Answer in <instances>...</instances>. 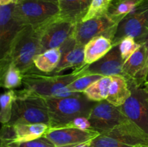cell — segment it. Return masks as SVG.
Returning a JSON list of instances; mask_svg holds the SVG:
<instances>
[{
  "instance_id": "e575fe53",
  "label": "cell",
  "mask_w": 148,
  "mask_h": 147,
  "mask_svg": "<svg viewBox=\"0 0 148 147\" xmlns=\"http://www.w3.org/2000/svg\"><path fill=\"white\" fill-rule=\"evenodd\" d=\"M135 147H148V146L147 145H142V146H137Z\"/></svg>"
},
{
  "instance_id": "1f68e13d",
  "label": "cell",
  "mask_w": 148,
  "mask_h": 147,
  "mask_svg": "<svg viewBox=\"0 0 148 147\" xmlns=\"http://www.w3.org/2000/svg\"><path fill=\"white\" fill-rule=\"evenodd\" d=\"M17 2V0H0V5H9L12 4H16Z\"/></svg>"
},
{
  "instance_id": "603a6c76",
  "label": "cell",
  "mask_w": 148,
  "mask_h": 147,
  "mask_svg": "<svg viewBox=\"0 0 148 147\" xmlns=\"http://www.w3.org/2000/svg\"><path fill=\"white\" fill-rule=\"evenodd\" d=\"M140 0H113L107 12V15L114 22L119 24L134 9Z\"/></svg>"
},
{
  "instance_id": "d6986e66",
  "label": "cell",
  "mask_w": 148,
  "mask_h": 147,
  "mask_svg": "<svg viewBox=\"0 0 148 147\" xmlns=\"http://www.w3.org/2000/svg\"><path fill=\"white\" fill-rule=\"evenodd\" d=\"M13 126L15 138L11 144L27 142L40 138L44 135L50 128L49 125L44 123H19L13 125Z\"/></svg>"
},
{
  "instance_id": "f546056e",
  "label": "cell",
  "mask_w": 148,
  "mask_h": 147,
  "mask_svg": "<svg viewBox=\"0 0 148 147\" xmlns=\"http://www.w3.org/2000/svg\"><path fill=\"white\" fill-rule=\"evenodd\" d=\"M62 128H76L82 130H92L91 125L88 118L85 117H79L75 118L72 121Z\"/></svg>"
},
{
  "instance_id": "5bb4252c",
  "label": "cell",
  "mask_w": 148,
  "mask_h": 147,
  "mask_svg": "<svg viewBox=\"0 0 148 147\" xmlns=\"http://www.w3.org/2000/svg\"><path fill=\"white\" fill-rule=\"evenodd\" d=\"M99 135V133L93 130L76 128H49L44 134L56 146L90 141Z\"/></svg>"
},
{
  "instance_id": "8fae6325",
  "label": "cell",
  "mask_w": 148,
  "mask_h": 147,
  "mask_svg": "<svg viewBox=\"0 0 148 147\" xmlns=\"http://www.w3.org/2000/svg\"><path fill=\"white\" fill-rule=\"evenodd\" d=\"M75 23L59 18L40 27L41 53L61 46L72 36Z\"/></svg>"
},
{
  "instance_id": "7c38bea8",
  "label": "cell",
  "mask_w": 148,
  "mask_h": 147,
  "mask_svg": "<svg viewBox=\"0 0 148 147\" xmlns=\"http://www.w3.org/2000/svg\"><path fill=\"white\" fill-rule=\"evenodd\" d=\"M123 76L129 84L143 86L148 78V41L143 43L137 51L124 63Z\"/></svg>"
},
{
  "instance_id": "83f0119b",
  "label": "cell",
  "mask_w": 148,
  "mask_h": 147,
  "mask_svg": "<svg viewBox=\"0 0 148 147\" xmlns=\"http://www.w3.org/2000/svg\"><path fill=\"white\" fill-rule=\"evenodd\" d=\"M141 45L137 43L132 36H127L121 40V43L119 45V48L124 63L137 51Z\"/></svg>"
},
{
  "instance_id": "d6a6232c",
  "label": "cell",
  "mask_w": 148,
  "mask_h": 147,
  "mask_svg": "<svg viewBox=\"0 0 148 147\" xmlns=\"http://www.w3.org/2000/svg\"><path fill=\"white\" fill-rule=\"evenodd\" d=\"M143 89H144L146 95H147V97L148 99V81H147V82L144 84V85L143 86Z\"/></svg>"
},
{
  "instance_id": "6da1fadb",
  "label": "cell",
  "mask_w": 148,
  "mask_h": 147,
  "mask_svg": "<svg viewBox=\"0 0 148 147\" xmlns=\"http://www.w3.org/2000/svg\"><path fill=\"white\" fill-rule=\"evenodd\" d=\"M77 68L73 72L68 74L47 75L33 70L23 74V84L27 92L43 97H68L80 94L69 90L67 86L86 73V66Z\"/></svg>"
},
{
  "instance_id": "44dd1931",
  "label": "cell",
  "mask_w": 148,
  "mask_h": 147,
  "mask_svg": "<svg viewBox=\"0 0 148 147\" xmlns=\"http://www.w3.org/2000/svg\"><path fill=\"white\" fill-rule=\"evenodd\" d=\"M23 74L12 62H0V81L5 89H12L23 84Z\"/></svg>"
},
{
  "instance_id": "9a60e30c",
  "label": "cell",
  "mask_w": 148,
  "mask_h": 147,
  "mask_svg": "<svg viewBox=\"0 0 148 147\" xmlns=\"http://www.w3.org/2000/svg\"><path fill=\"white\" fill-rule=\"evenodd\" d=\"M124 61L121 58L119 48L114 46L106 55L92 64L86 66V73L102 76H123Z\"/></svg>"
},
{
  "instance_id": "8992f818",
  "label": "cell",
  "mask_w": 148,
  "mask_h": 147,
  "mask_svg": "<svg viewBox=\"0 0 148 147\" xmlns=\"http://www.w3.org/2000/svg\"><path fill=\"white\" fill-rule=\"evenodd\" d=\"M148 146V134L127 120L91 141V147H135Z\"/></svg>"
},
{
  "instance_id": "484cf974",
  "label": "cell",
  "mask_w": 148,
  "mask_h": 147,
  "mask_svg": "<svg viewBox=\"0 0 148 147\" xmlns=\"http://www.w3.org/2000/svg\"><path fill=\"white\" fill-rule=\"evenodd\" d=\"M112 1L113 0H92L86 15L82 21L106 15Z\"/></svg>"
},
{
  "instance_id": "2e32d148",
  "label": "cell",
  "mask_w": 148,
  "mask_h": 147,
  "mask_svg": "<svg viewBox=\"0 0 148 147\" xmlns=\"http://www.w3.org/2000/svg\"><path fill=\"white\" fill-rule=\"evenodd\" d=\"M61 50L60 63L54 71L59 73L70 68H79L85 65V46L71 36L59 48Z\"/></svg>"
},
{
  "instance_id": "52a82bcc",
  "label": "cell",
  "mask_w": 148,
  "mask_h": 147,
  "mask_svg": "<svg viewBox=\"0 0 148 147\" xmlns=\"http://www.w3.org/2000/svg\"><path fill=\"white\" fill-rule=\"evenodd\" d=\"M132 36L140 44L148 41V0H140L134 10L119 22L113 40L118 46L121 40Z\"/></svg>"
},
{
  "instance_id": "4fadbf2b",
  "label": "cell",
  "mask_w": 148,
  "mask_h": 147,
  "mask_svg": "<svg viewBox=\"0 0 148 147\" xmlns=\"http://www.w3.org/2000/svg\"><path fill=\"white\" fill-rule=\"evenodd\" d=\"M15 4L0 7V60L7 56L12 43L25 27L14 17Z\"/></svg>"
},
{
  "instance_id": "7a4b0ae2",
  "label": "cell",
  "mask_w": 148,
  "mask_h": 147,
  "mask_svg": "<svg viewBox=\"0 0 148 147\" xmlns=\"http://www.w3.org/2000/svg\"><path fill=\"white\" fill-rule=\"evenodd\" d=\"M40 35V27L25 26L12 43L7 56L0 62H12L23 74L33 70L36 67L35 58L41 53Z\"/></svg>"
},
{
  "instance_id": "277c9868",
  "label": "cell",
  "mask_w": 148,
  "mask_h": 147,
  "mask_svg": "<svg viewBox=\"0 0 148 147\" xmlns=\"http://www.w3.org/2000/svg\"><path fill=\"white\" fill-rule=\"evenodd\" d=\"M16 92L12 118L9 125L44 123L50 125L49 108L45 97L27 92L24 89Z\"/></svg>"
},
{
  "instance_id": "8d00e7d4",
  "label": "cell",
  "mask_w": 148,
  "mask_h": 147,
  "mask_svg": "<svg viewBox=\"0 0 148 147\" xmlns=\"http://www.w3.org/2000/svg\"><path fill=\"white\" fill-rule=\"evenodd\" d=\"M147 81H148V78H147Z\"/></svg>"
},
{
  "instance_id": "3957f363",
  "label": "cell",
  "mask_w": 148,
  "mask_h": 147,
  "mask_svg": "<svg viewBox=\"0 0 148 147\" xmlns=\"http://www.w3.org/2000/svg\"><path fill=\"white\" fill-rule=\"evenodd\" d=\"M50 117V128H62L79 117L88 118L96 102L84 93L68 97L46 98Z\"/></svg>"
},
{
  "instance_id": "9c48e42d",
  "label": "cell",
  "mask_w": 148,
  "mask_h": 147,
  "mask_svg": "<svg viewBox=\"0 0 148 147\" xmlns=\"http://www.w3.org/2000/svg\"><path fill=\"white\" fill-rule=\"evenodd\" d=\"M88 120L91 129L101 134L111 131L129 119L121 112L119 107L112 105L106 99L95 103Z\"/></svg>"
},
{
  "instance_id": "4316f807",
  "label": "cell",
  "mask_w": 148,
  "mask_h": 147,
  "mask_svg": "<svg viewBox=\"0 0 148 147\" xmlns=\"http://www.w3.org/2000/svg\"><path fill=\"white\" fill-rule=\"evenodd\" d=\"M103 76L98 74H85L80 76L74 81L67 86V88L73 92H80L83 93L92 84L99 80Z\"/></svg>"
},
{
  "instance_id": "f1b7e54d",
  "label": "cell",
  "mask_w": 148,
  "mask_h": 147,
  "mask_svg": "<svg viewBox=\"0 0 148 147\" xmlns=\"http://www.w3.org/2000/svg\"><path fill=\"white\" fill-rule=\"evenodd\" d=\"M8 145L12 147H56V146L45 135L27 142L10 144Z\"/></svg>"
},
{
  "instance_id": "5b68a950",
  "label": "cell",
  "mask_w": 148,
  "mask_h": 147,
  "mask_svg": "<svg viewBox=\"0 0 148 147\" xmlns=\"http://www.w3.org/2000/svg\"><path fill=\"white\" fill-rule=\"evenodd\" d=\"M58 0H23L17 1L14 17L24 26L37 28L59 17Z\"/></svg>"
},
{
  "instance_id": "e0dca14e",
  "label": "cell",
  "mask_w": 148,
  "mask_h": 147,
  "mask_svg": "<svg viewBox=\"0 0 148 147\" xmlns=\"http://www.w3.org/2000/svg\"><path fill=\"white\" fill-rule=\"evenodd\" d=\"M92 0H58L59 17L74 23L82 21Z\"/></svg>"
},
{
  "instance_id": "7402d4cb",
  "label": "cell",
  "mask_w": 148,
  "mask_h": 147,
  "mask_svg": "<svg viewBox=\"0 0 148 147\" xmlns=\"http://www.w3.org/2000/svg\"><path fill=\"white\" fill-rule=\"evenodd\" d=\"M61 50L59 48H51L37 55L34 59V65L38 71L50 73L56 70L61 61Z\"/></svg>"
},
{
  "instance_id": "4dcf8cb0",
  "label": "cell",
  "mask_w": 148,
  "mask_h": 147,
  "mask_svg": "<svg viewBox=\"0 0 148 147\" xmlns=\"http://www.w3.org/2000/svg\"><path fill=\"white\" fill-rule=\"evenodd\" d=\"M91 141H87V142L84 143H79V144H69V145H65V146H56V147H91Z\"/></svg>"
},
{
  "instance_id": "30bf717a",
  "label": "cell",
  "mask_w": 148,
  "mask_h": 147,
  "mask_svg": "<svg viewBox=\"0 0 148 147\" xmlns=\"http://www.w3.org/2000/svg\"><path fill=\"white\" fill-rule=\"evenodd\" d=\"M131 96L119 107L129 120L148 134V99L143 86L129 84Z\"/></svg>"
},
{
  "instance_id": "ba28073f",
  "label": "cell",
  "mask_w": 148,
  "mask_h": 147,
  "mask_svg": "<svg viewBox=\"0 0 148 147\" xmlns=\"http://www.w3.org/2000/svg\"><path fill=\"white\" fill-rule=\"evenodd\" d=\"M118 25L106 14L76 23L72 37L84 46L94 37L98 36H105L113 41Z\"/></svg>"
},
{
  "instance_id": "d4e9b609",
  "label": "cell",
  "mask_w": 148,
  "mask_h": 147,
  "mask_svg": "<svg viewBox=\"0 0 148 147\" xmlns=\"http://www.w3.org/2000/svg\"><path fill=\"white\" fill-rule=\"evenodd\" d=\"M15 97L16 92L12 89L5 92L1 95L0 121L2 125L8 123L11 120L13 104Z\"/></svg>"
},
{
  "instance_id": "ac0fdd59",
  "label": "cell",
  "mask_w": 148,
  "mask_h": 147,
  "mask_svg": "<svg viewBox=\"0 0 148 147\" xmlns=\"http://www.w3.org/2000/svg\"><path fill=\"white\" fill-rule=\"evenodd\" d=\"M114 48L112 40L105 36H98L85 46V63L92 64L106 55Z\"/></svg>"
},
{
  "instance_id": "cb8c5ba5",
  "label": "cell",
  "mask_w": 148,
  "mask_h": 147,
  "mask_svg": "<svg viewBox=\"0 0 148 147\" xmlns=\"http://www.w3.org/2000/svg\"><path fill=\"white\" fill-rule=\"evenodd\" d=\"M111 81V76H103L92 84L83 92L84 95L95 102L106 100L108 97Z\"/></svg>"
},
{
  "instance_id": "ffe728a7",
  "label": "cell",
  "mask_w": 148,
  "mask_h": 147,
  "mask_svg": "<svg viewBox=\"0 0 148 147\" xmlns=\"http://www.w3.org/2000/svg\"><path fill=\"white\" fill-rule=\"evenodd\" d=\"M111 79L112 81L106 100L115 106L120 107L131 96V89L127 79L123 76H112Z\"/></svg>"
},
{
  "instance_id": "d590c367",
  "label": "cell",
  "mask_w": 148,
  "mask_h": 147,
  "mask_svg": "<svg viewBox=\"0 0 148 147\" xmlns=\"http://www.w3.org/2000/svg\"><path fill=\"white\" fill-rule=\"evenodd\" d=\"M23 1V0H17V1Z\"/></svg>"
},
{
  "instance_id": "836d02e7",
  "label": "cell",
  "mask_w": 148,
  "mask_h": 147,
  "mask_svg": "<svg viewBox=\"0 0 148 147\" xmlns=\"http://www.w3.org/2000/svg\"><path fill=\"white\" fill-rule=\"evenodd\" d=\"M1 147H12V146H10V145H8V144H4V143H1Z\"/></svg>"
}]
</instances>
